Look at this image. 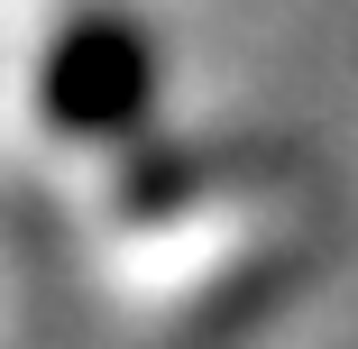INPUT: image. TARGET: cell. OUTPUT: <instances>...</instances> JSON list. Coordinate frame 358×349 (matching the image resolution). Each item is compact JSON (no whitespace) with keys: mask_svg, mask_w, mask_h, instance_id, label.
Instances as JSON below:
<instances>
[{"mask_svg":"<svg viewBox=\"0 0 358 349\" xmlns=\"http://www.w3.org/2000/svg\"><path fill=\"white\" fill-rule=\"evenodd\" d=\"M322 202L294 175L266 166H148V184L101 193L92 230V294L138 331H221L257 313L285 276L313 257Z\"/></svg>","mask_w":358,"mask_h":349,"instance_id":"obj_1","label":"cell"},{"mask_svg":"<svg viewBox=\"0 0 358 349\" xmlns=\"http://www.w3.org/2000/svg\"><path fill=\"white\" fill-rule=\"evenodd\" d=\"M157 92V55L120 10H64L46 19L10 74H0V120H10L19 157L37 175H83L101 184V166H120V148L148 120Z\"/></svg>","mask_w":358,"mask_h":349,"instance_id":"obj_2","label":"cell"}]
</instances>
